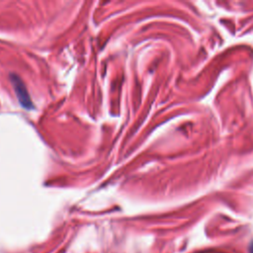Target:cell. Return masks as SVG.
<instances>
[{"label":"cell","mask_w":253,"mask_h":253,"mask_svg":"<svg viewBox=\"0 0 253 253\" xmlns=\"http://www.w3.org/2000/svg\"><path fill=\"white\" fill-rule=\"evenodd\" d=\"M12 82H13V85L15 87V91H16V94L18 96V99L21 103V105L26 108V109H32L33 108V105H32V101L30 99V96H29V93H28L25 85L23 84L22 80L13 75L12 76Z\"/></svg>","instance_id":"6da1fadb"},{"label":"cell","mask_w":253,"mask_h":253,"mask_svg":"<svg viewBox=\"0 0 253 253\" xmlns=\"http://www.w3.org/2000/svg\"><path fill=\"white\" fill-rule=\"evenodd\" d=\"M250 253H253V244L251 245V248H250Z\"/></svg>","instance_id":"7a4b0ae2"}]
</instances>
